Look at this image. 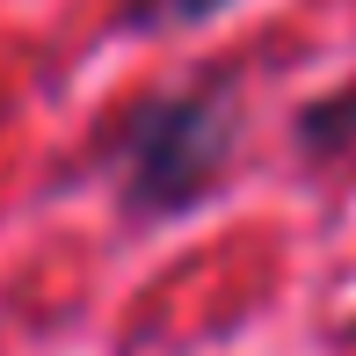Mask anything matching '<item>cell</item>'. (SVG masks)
<instances>
[{"mask_svg":"<svg viewBox=\"0 0 356 356\" xmlns=\"http://www.w3.org/2000/svg\"><path fill=\"white\" fill-rule=\"evenodd\" d=\"M248 145V88L233 66L160 80L95 138V175L124 225H182L233 182Z\"/></svg>","mask_w":356,"mask_h":356,"instance_id":"6da1fadb","label":"cell"},{"mask_svg":"<svg viewBox=\"0 0 356 356\" xmlns=\"http://www.w3.org/2000/svg\"><path fill=\"white\" fill-rule=\"evenodd\" d=\"M291 153H298V168H334L356 153V73L291 109Z\"/></svg>","mask_w":356,"mask_h":356,"instance_id":"7a4b0ae2","label":"cell"},{"mask_svg":"<svg viewBox=\"0 0 356 356\" xmlns=\"http://www.w3.org/2000/svg\"><path fill=\"white\" fill-rule=\"evenodd\" d=\"M225 8H240V0H124L117 29H131V37H175V29L218 22Z\"/></svg>","mask_w":356,"mask_h":356,"instance_id":"3957f363","label":"cell"}]
</instances>
